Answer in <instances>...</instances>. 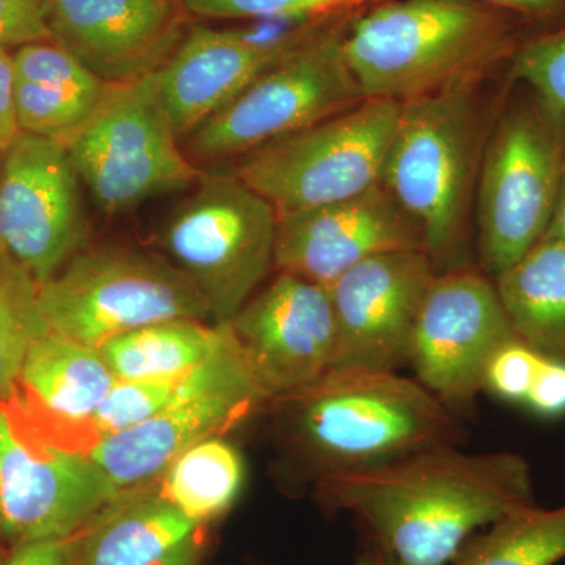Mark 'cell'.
Returning <instances> with one entry per match:
<instances>
[{
	"label": "cell",
	"mask_w": 565,
	"mask_h": 565,
	"mask_svg": "<svg viewBox=\"0 0 565 565\" xmlns=\"http://www.w3.org/2000/svg\"><path fill=\"white\" fill-rule=\"evenodd\" d=\"M316 490L327 508L362 523L390 565H451L479 527L535 504L525 457L455 445L333 476Z\"/></svg>",
	"instance_id": "obj_1"
},
{
	"label": "cell",
	"mask_w": 565,
	"mask_h": 565,
	"mask_svg": "<svg viewBox=\"0 0 565 565\" xmlns=\"http://www.w3.org/2000/svg\"><path fill=\"white\" fill-rule=\"evenodd\" d=\"M526 39L478 0H377L345 29L343 55L364 98L404 104L484 84Z\"/></svg>",
	"instance_id": "obj_2"
},
{
	"label": "cell",
	"mask_w": 565,
	"mask_h": 565,
	"mask_svg": "<svg viewBox=\"0 0 565 565\" xmlns=\"http://www.w3.org/2000/svg\"><path fill=\"white\" fill-rule=\"evenodd\" d=\"M274 403L282 440L316 484L465 438L459 416L397 373L332 371Z\"/></svg>",
	"instance_id": "obj_3"
},
{
	"label": "cell",
	"mask_w": 565,
	"mask_h": 565,
	"mask_svg": "<svg viewBox=\"0 0 565 565\" xmlns=\"http://www.w3.org/2000/svg\"><path fill=\"white\" fill-rule=\"evenodd\" d=\"M463 85L401 104L382 172L422 232L438 273L460 266L489 132L479 88Z\"/></svg>",
	"instance_id": "obj_4"
},
{
	"label": "cell",
	"mask_w": 565,
	"mask_h": 565,
	"mask_svg": "<svg viewBox=\"0 0 565 565\" xmlns=\"http://www.w3.org/2000/svg\"><path fill=\"white\" fill-rule=\"evenodd\" d=\"M514 85L487 137L476 184L479 259L493 278L548 233L565 163L564 121Z\"/></svg>",
	"instance_id": "obj_5"
},
{
	"label": "cell",
	"mask_w": 565,
	"mask_h": 565,
	"mask_svg": "<svg viewBox=\"0 0 565 565\" xmlns=\"http://www.w3.org/2000/svg\"><path fill=\"white\" fill-rule=\"evenodd\" d=\"M362 10L338 18L212 115L182 140L188 158L203 170L236 162L366 99L343 55L345 29Z\"/></svg>",
	"instance_id": "obj_6"
},
{
	"label": "cell",
	"mask_w": 565,
	"mask_h": 565,
	"mask_svg": "<svg viewBox=\"0 0 565 565\" xmlns=\"http://www.w3.org/2000/svg\"><path fill=\"white\" fill-rule=\"evenodd\" d=\"M278 215L233 172L206 169L162 233L173 263L206 300L212 322L228 323L273 273Z\"/></svg>",
	"instance_id": "obj_7"
},
{
	"label": "cell",
	"mask_w": 565,
	"mask_h": 565,
	"mask_svg": "<svg viewBox=\"0 0 565 565\" xmlns=\"http://www.w3.org/2000/svg\"><path fill=\"white\" fill-rule=\"evenodd\" d=\"M52 332L98 349L110 338L172 319H211L195 285L151 253L117 245L84 247L40 285Z\"/></svg>",
	"instance_id": "obj_8"
},
{
	"label": "cell",
	"mask_w": 565,
	"mask_h": 565,
	"mask_svg": "<svg viewBox=\"0 0 565 565\" xmlns=\"http://www.w3.org/2000/svg\"><path fill=\"white\" fill-rule=\"evenodd\" d=\"M399 111L392 99H363L252 151L232 172L277 215L351 199L381 184Z\"/></svg>",
	"instance_id": "obj_9"
},
{
	"label": "cell",
	"mask_w": 565,
	"mask_h": 565,
	"mask_svg": "<svg viewBox=\"0 0 565 565\" xmlns=\"http://www.w3.org/2000/svg\"><path fill=\"white\" fill-rule=\"evenodd\" d=\"M62 145L82 185L109 217L192 188L203 172L182 150L143 81L111 85L90 120Z\"/></svg>",
	"instance_id": "obj_10"
},
{
	"label": "cell",
	"mask_w": 565,
	"mask_h": 565,
	"mask_svg": "<svg viewBox=\"0 0 565 565\" xmlns=\"http://www.w3.org/2000/svg\"><path fill=\"white\" fill-rule=\"evenodd\" d=\"M267 403L273 401L233 334L221 352L184 375L159 414L104 438L85 455L118 493L139 489L158 481L185 449L223 437Z\"/></svg>",
	"instance_id": "obj_11"
},
{
	"label": "cell",
	"mask_w": 565,
	"mask_h": 565,
	"mask_svg": "<svg viewBox=\"0 0 565 565\" xmlns=\"http://www.w3.org/2000/svg\"><path fill=\"white\" fill-rule=\"evenodd\" d=\"M90 457L52 440L14 401L0 403V539L66 541L117 497Z\"/></svg>",
	"instance_id": "obj_12"
},
{
	"label": "cell",
	"mask_w": 565,
	"mask_h": 565,
	"mask_svg": "<svg viewBox=\"0 0 565 565\" xmlns=\"http://www.w3.org/2000/svg\"><path fill=\"white\" fill-rule=\"evenodd\" d=\"M497 282L470 267L435 275L408 345L416 381L462 418L484 392L493 353L516 340Z\"/></svg>",
	"instance_id": "obj_13"
},
{
	"label": "cell",
	"mask_w": 565,
	"mask_h": 565,
	"mask_svg": "<svg viewBox=\"0 0 565 565\" xmlns=\"http://www.w3.org/2000/svg\"><path fill=\"white\" fill-rule=\"evenodd\" d=\"M87 234L81 178L65 147L18 134L3 150L0 247L41 285L85 247Z\"/></svg>",
	"instance_id": "obj_14"
},
{
	"label": "cell",
	"mask_w": 565,
	"mask_h": 565,
	"mask_svg": "<svg viewBox=\"0 0 565 565\" xmlns=\"http://www.w3.org/2000/svg\"><path fill=\"white\" fill-rule=\"evenodd\" d=\"M349 13L296 22L273 35L191 25L172 57L141 81L182 143L253 81Z\"/></svg>",
	"instance_id": "obj_15"
},
{
	"label": "cell",
	"mask_w": 565,
	"mask_h": 565,
	"mask_svg": "<svg viewBox=\"0 0 565 565\" xmlns=\"http://www.w3.org/2000/svg\"><path fill=\"white\" fill-rule=\"evenodd\" d=\"M437 274L426 252H393L327 286L337 327L332 371L397 373L407 364L415 321Z\"/></svg>",
	"instance_id": "obj_16"
},
{
	"label": "cell",
	"mask_w": 565,
	"mask_h": 565,
	"mask_svg": "<svg viewBox=\"0 0 565 565\" xmlns=\"http://www.w3.org/2000/svg\"><path fill=\"white\" fill-rule=\"evenodd\" d=\"M228 323L273 403L332 371L337 327L329 289L319 282L277 273Z\"/></svg>",
	"instance_id": "obj_17"
},
{
	"label": "cell",
	"mask_w": 565,
	"mask_h": 565,
	"mask_svg": "<svg viewBox=\"0 0 565 565\" xmlns=\"http://www.w3.org/2000/svg\"><path fill=\"white\" fill-rule=\"evenodd\" d=\"M182 0H46L51 41L111 85L161 68L191 28Z\"/></svg>",
	"instance_id": "obj_18"
},
{
	"label": "cell",
	"mask_w": 565,
	"mask_h": 565,
	"mask_svg": "<svg viewBox=\"0 0 565 565\" xmlns=\"http://www.w3.org/2000/svg\"><path fill=\"white\" fill-rule=\"evenodd\" d=\"M404 250H424L422 232L381 182L341 202L278 215L274 270L327 288L356 264Z\"/></svg>",
	"instance_id": "obj_19"
},
{
	"label": "cell",
	"mask_w": 565,
	"mask_h": 565,
	"mask_svg": "<svg viewBox=\"0 0 565 565\" xmlns=\"http://www.w3.org/2000/svg\"><path fill=\"white\" fill-rule=\"evenodd\" d=\"M117 381L98 349L50 330L29 349L10 399L41 433L77 451L82 427Z\"/></svg>",
	"instance_id": "obj_20"
},
{
	"label": "cell",
	"mask_w": 565,
	"mask_h": 565,
	"mask_svg": "<svg viewBox=\"0 0 565 565\" xmlns=\"http://www.w3.org/2000/svg\"><path fill=\"white\" fill-rule=\"evenodd\" d=\"M152 484L118 493L66 539L70 565H188L202 526Z\"/></svg>",
	"instance_id": "obj_21"
},
{
	"label": "cell",
	"mask_w": 565,
	"mask_h": 565,
	"mask_svg": "<svg viewBox=\"0 0 565 565\" xmlns=\"http://www.w3.org/2000/svg\"><path fill=\"white\" fill-rule=\"evenodd\" d=\"M11 55L21 132L65 143L90 120L110 90L111 84L54 41L24 44Z\"/></svg>",
	"instance_id": "obj_22"
},
{
	"label": "cell",
	"mask_w": 565,
	"mask_h": 565,
	"mask_svg": "<svg viewBox=\"0 0 565 565\" xmlns=\"http://www.w3.org/2000/svg\"><path fill=\"white\" fill-rule=\"evenodd\" d=\"M516 337L545 359L565 363V247L546 233L493 278Z\"/></svg>",
	"instance_id": "obj_23"
},
{
	"label": "cell",
	"mask_w": 565,
	"mask_h": 565,
	"mask_svg": "<svg viewBox=\"0 0 565 565\" xmlns=\"http://www.w3.org/2000/svg\"><path fill=\"white\" fill-rule=\"evenodd\" d=\"M232 337L230 323L172 319L110 338L98 351L118 381H163L191 373Z\"/></svg>",
	"instance_id": "obj_24"
},
{
	"label": "cell",
	"mask_w": 565,
	"mask_h": 565,
	"mask_svg": "<svg viewBox=\"0 0 565 565\" xmlns=\"http://www.w3.org/2000/svg\"><path fill=\"white\" fill-rule=\"evenodd\" d=\"M245 479L243 456L223 437H211L181 452L159 478L163 497L203 526L225 514Z\"/></svg>",
	"instance_id": "obj_25"
},
{
	"label": "cell",
	"mask_w": 565,
	"mask_h": 565,
	"mask_svg": "<svg viewBox=\"0 0 565 565\" xmlns=\"http://www.w3.org/2000/svg\"><path fill=\"white\" fill-rule=\"evenodd\" d=\"M487 527L451 565H555L565 557V504L526 505Z\"/></svg>",
	"instance_id": "obj_26"
},
{
	"label": "cell",
	"mask_w": 565,
	"mask_h": 565,
	"mask_svg": "<svg viewBox=\"0 0 565 565\" xmlns=\"http://www.w3.org/2000/svg\"><path fill=\"white\" fill-rule=\"evenodd\" d=\"M47 332L40 282L0 247V403L13 396L29 349Z\"/></svg>",
	"instance_id": "obj_27"
},
{
	"label": "cell",
	"mask_w": 565,
	"mask_h": 565,
	"mask_svg": "<svg viewBox=\"0 0 565 565\" xmlns=\"http://www.w3.org/2000/svg\"><path fill=\"white\" fill-rule=\"evenodd\" d=\"M184 375L163 381H117L82 427L77 451L87 452L104 438L140 426L159 414L177 396Z\"/></svg>",
	"instance_id": "obj_28"
},
{
	"label": "cell",
	"mask_w": 565,
	"mask_h": 565,
	"mask_svg": "<svg viewBox=\"0 0 565 565\" xmlns=\"http://www.w3.org/2000/svg\"><path fill=\"white\" fill-rule=\"evenodd\" d=\"M192 18L302 22L363 9L377 0H182Z\"/></svg>",
	"instance_id": "obj_29"
},
{
	"label": "cell",
	"mask_w": 565,
	"mask_h": 565,
	"mask_svg": "<svg viewBox=\"0 0 565 565\" xmlns=\"http://www.w3.org/2000/svg\"><path fill=\"white\" fill-rule=\"evenodd\" d=\"M509 82L534 92L565 125V25L527 36L509 66Z\"/></svg>",
	"instance_id": "obj_30"
},
{
	"label": "cell",
	"mask_w": 565,
	"mask_h": 565,
	"mask_svg": "<svg viewBox=\"0 0 565 565\" xmlns=\"http://www.w3.org/2000/svg\"><path fill=\"white\" fill-rule=\"evenodd\" d=\"M542 355L520 338L501 345L487 364L484 392L505 403L523 404L537 373Z\"/></svg>",
	"instance_id": "obj_31"
},
{
	"label": "cell",
	"mask_w": 565,
	"mask_h": 565,
	"mask_svg": "<svg viewBox=\"0 0 565 565\" xmlns=\"http://www.w3.org/2000/svg\"><path fill=\"white\" fill-rule=\"evenodd\" d=\"M44 3L46 0H0V47L14 51L24 44L51 40Z\"/></svg>",
	"instance_id": "obj_32"
},
{
	"label": "cell",
	"mask_w": 565,
	"mask_h": 565,
	"mask_svg": "<svg viewBox=\"0 0 565 565\" xmlns=\"http://www.w3.org/2000/svg\"><path fill=\"white\" fill-rule=\"evenodd\" d=\"M508 14L527 36L556 31L565 25V0H478Z\"/></svg>",
	"instance_id": "obj_33"
},
{
	"label": "cell",
	"mask_w": 565,
	"mask_h": 565,
	"mask_svg": "<svg viewBox=\"0 0 565 565\" xmlns=\"http://www.w3.org/2000/svg\"><path fill=\"white\" fill-rule=\"evenodd\" d=\"M531 412L542 418H559L565 415V363L545 359L526 394L525 403Z\"/></svg>",
	"instance_id": "obj_34"
},
{
	"label": "cell",
	"mask_w": 565,
	"mask_h": 565,
	"mask_svg": "<svg viewBox=\"0 0 565 565\" xmlns=\"http://www.w3.org/2000/svg\"><path fill=\"white\" fill-rule=\"evenodd\" d=\"M20 132L14 103L13 55L0 47V150H6Z\"/></svg>",
	"instance_id": "obj_35"
},
{
	"label": "cell",
	"mask_w": 565,
	"mask_h": 565,
	"mask_svg": "<svg viewBox=\"0 0 565 565\" xmlns=\"http://www.w3.org/2000/svg\"><path fill=\"white\" fill-rule=\"evenodd\" d=\"M3 565H70L66 541H41L9 550Z\"/></svg>",
	"instance_id": "obj_36"
},
{
	"label": "cell",
	"mask_w": 565,
	"mask_h": 565,
	"mask_svg": "<svg viewBox=\"0 0 565 565\" xmlns=\"http://www.w3.org/2000/svg\"><path fill=\"white\" fill-rule=\"evenodd\" d=\"M548 233L552 234L553 237H556V239L565 247V163L555 215H553V222L552 226H550Z\"/></svg>",
	"instance_id": "obj_37"
},
{
	"label": "cell",
	"mask_w": 565,
	"mask_h": 565,
	"mask_svg": "<svg viewBox=\"0 0 565 565\" xmlns=\"http://www.w3.org/2000/svg\"><path fill=\"white\" fill-rule=\"evenodd\" d=\"M353 565H390L386 563L384 556L381 555L379 550H375L373 545L367 544L364 546L362 553L356 556L355 564Z\"/></svg>",
	"instance_id": "obj_38"
},
{
	"label": "cell",
	"mask_w": 565,
	"mask_h": 565,
	"mask_svg": "<svg viewBox=\"0 0 565 565\" xmlns=\"http://www.w3.org/2000/svg\"><path fill=\"white\" fill-rule=\"evenodd\" d=\"M7 555H9V548L3 544L2 539H0V565L6 564Z\"/></svg>",
	"instance_id": "obj_39"
},
{
	"label": "cell",
	"mask_w": 565,
	"mask_h": 565,
	"mask_svg": "<svg viewBox=\"0 0 565 565\" xmlns=\"http://www.w3.org/2000/svg\"><path fill=\"white\" fill-rule=\"evenodd\" d=\"M2 158H3V151L0 150V180H2Z\"/></svg>",
	"instance_id": "obj_40"
}]
</instances>
